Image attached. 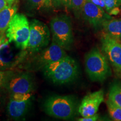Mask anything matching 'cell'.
<instances>
[{
	"instance_id": "1",
	"label": "cell",
	"mask_w": 121,
	"mask_h": 121,
	"mask_svg": "<svg viewBox=\"0 0 121 121\" xmlns=\"http://www.w3.org/2000/svg\"><path fill=\"white\" fill-rule=\"evenodd\" d=\"M42 70L45 78L57 85L73 82L79 75V67L78 62L67 55L47 65Z\"/></svg>"
},
{
	"instance_id": "2",
	"label": "cell",
	"mask_w": 121,
	"mask_h": 121,
	"mask_svg": "<svg viewBox=\"0 0 121 121\" xmlns=\"http://www.w3.org/2000/svg\"><path fill=\"white\" fill-rule=\"evenodd\" d=\"M45 113L51 117L62 120H69L75 116L78 102L71 95H52L43 103Z\"/></svg>"
},
{
	"instance_id": "3",
	"label": "cell",
	"mask_w": 121,
	"mask_h": 121,
	"mask_svg": "<svg viewBox=\"0 0 121 121\" xmlns=\"http://www.w3.org/2000/svg\"><path fill=\"white\" fill-rule=\"evenodd\" d=\"M85 67L87 76L93 82H103L112 75L109 62L98 48L91 49L85 56Z\"/></svg>"
},
{
	"instance_id": "4",
	"label": "cell",
	"mask_w": 121,
	"mask_h": 121,
	"mask_svg": "<svg viewBox=\"0 0 121 121\" xmlns=\"http://www.w3.org/2000/svg\"><path fill=\"white\" fill-rule=\"evenodd\" d=\"M5 35L18 49L26 50L30 36V23L26 16L16 13L9 24Z\"/></svg>"
},
{
	"instance_id": "5",
	"label": "cell",
	"mask_w": 121,
	"mask_h": 121,
	"mask_svg": "<svg viewBox=\"0 0 121 121\" xmlns=\"http://www.w3.org/2000/svg\"><path fill=\"white\" fill-rule=\"evenodd\" d=\"M52 42L65 49H69L73 42L72 24L71 18L62 14L53 17L50 22Z\"/></svg>"
},
{
	"instance_id": "6",
	"label": "cell",
	"mask_w": 121,
	"mask_h": 121,
	"mask_svg": "<svg viewBox=\"0 0 121 121\" xmlns=\"http://www.w3.org/2000/svg\"><path fill=\"white\" fill-rule=\"evenodd\" d=\"M34 54L24 65L25 69L29 71L42 69L47 65L67 56L65 49L53 42L48 47Z\"/></svg>"
},
{
	"instance_id": "7",
	"label": "cell",
	"mask_w": 121,
	"mask_h": 121,
	"mask_svg": "<svg viewBox=\"0 0 121 121\" xmlns=\"http://www.w3.org/2000/svg\"><path fill=\"white\" fill-rule=\"evenodd\" d=\"M51 39L50 30L41 21L33 19L30 22V36L27 49L30 53H35L48 47Z\"/></svg>"
},
{
	"instance_id": "8",
	"label": "cell",
	"mask_w": 121,
	"mask_h": 121,
	"mask_svg": "<svg viewBox=\"0 0 121 121\" xmlns=\"http://www.w3.org/2000/svg\"><path fill=\"white\" fill-rule=\"evenodd\" d=\"M102 50L115 73L121 78V41L104 33L101 37Z\"/></svg>"
},
{
	"instance_id": "9",
	"label": "cell",
	"mask_w": 121,
	"mask_h": 121,
	"mask_svg": "<svg viewBox=\"0 0 121 121\" xmlns=\"http://www.w3.org/2000/svg\"><path fill=\"white\" fill-rule=\"evenodd\" d=\"M8 39L4 38L0 46V70L11 69L23 61L26 56L25 50L17 52V48L12 45Z\"/></svg>"
},
{
	"instance_id": "10",
	"label": "cell",
	"mask_w": 121,
	"mask_h": 121,
	"mask_svg": "<svg viewBox=\"0 0 121 121\" xmlns=\"http://www.w3.org/2000/svg\"><path fill=\"white\" fill-rule=\"evenodd\" d=\"M34 88V78L29 72L15 73L5 87L10 94L15 93H32Z\"/></svg>"
},
{
	"instance_id": "11",
	"label": "cell",
	"mask_w": 121,
	"mask_h": 121,
	"mask_svg": "<svg viewBox=\"0 0 121 121\" xmlns=\"http://www.w3.org/2000/svg\"><path fill=\"white\" fill-rule=\"evenodd\" d=\"M81 15L84 19L95 29L102 26L105 21L113 19L103 9L94 4L91 0H86Z\"/></svg>"
},
{
	"instance_id": "12",
	"label": "cell",
	"mask_w": 121,
	"mask_h": 121,
	"mask_svg": "<svg viewBox=\"0 0 121 121\" xmlns=\"http://www.w3.org/2000/svg\"><path fill=\"white\" fill-rule=\"evenodd\" d=\"M104 100V92L103 89L87 94L83 98L78 107V113L82 117L95 114Z\"/></svg>"
},
{
	"instance_id": "13",
	"label": "cell",
	"mask_w": 121,
	"mask_h": 121,
	"mask_svg": "<svg viewBox=\"0 0 121 121\" xmlns=\"http://www.w3.org/2000/svg\"><path fill=\"white\" fill-rule=\"evenodd\" d=\"M31 104V99L23 102H18L10 98L6 107L7 117L12 120H21L27 114Z\"/></svg>"
},
{
	"instance_id": "14",
	"label": "cell",
	"mask_w": 121,
	"mask_h": 121,
	"mask_svg": "<svg viewBox=\"0 0 121 121\" xmlns=\"http://www.w3.org/2000/svg\"><path fill=\"white\" fill-rule=\"evenodd\" d=\"M17 2H16L11 5L7 6L0 11V39H2L4 38L9 24L17 13Z\"/></svg>"
},
{
	"instance_id": "15",
	"label": "cell",
	"mask_w": 121,
	"mask_h": 121,
	"mask_svg": "<svg viewBox=\"0 0 121 121\" xmlns=\"http://www.w3.org/2000/svg\"><path fill=\"white\" fill-rule=\"evenodd\" d=\"M102 26L105 33L121 41V18L107 20Z\"/></svg>"
},
{
	"instance_id": "16",
	"label": "cell",
	"mask_w": 121,
	"mask_h": 121,
	"mask_svg": "<svg viewBox=\"0 0 121 121\" xmlns=\"http://www.w3.org/2000/svg\"><path fill=\"white\" fill-rule=\"evenodd\" d=\"M108 98L121 108V82H115L110 86Z\"/></svg>"
},
{
	"instance_id": "17",
	"label": "cell",
	"mask_w": 121,
	"mask_h": 121,
	"mask_svg": "<svg viewBox=\"0 0 121 121\" xmlns=\"http://www.w3.org/2000/svg\"><path fill=\"white\" fill-rule=\"evenodd\" d=\"M29 9L34 11H39L48 9L52 6V0H28Z\"/></svg>"
},
{
	"instance_id": "18",
	"label": "cell",
	"mask_w": 121,
	"mask_h": 121,
	"mask_svg": "<svg viewBox=\"0 0 121 121\" xmlns=\"http://www.w3.org/2000/svg\"><path fill=\"white\" fill-rule=\"evenodd\" d=\"M108 112L113 121H121V108L108 98L107 101Z\"/></svg>"
},
{
	"instance_id": "19",
	"label": "cell",
	"mask_w": 121,
	"mask_h": 121,
	"mask_svg": "<svg viewBox=\"0 0 121 121\" xmlns=\"http://www.w3.org/2000/svg\"><path fill=\"white\" fill-rule=\"evenodd\" d=\"M14 73L13 71L10 69L0 70V87L5 89L7 83Z\"/></svg>"
},
{
	"instance_id": "20",
	"label": "cell",
	"mask_w": 121,
	"mask_h": 121,
	"mask_svg": "<svg viewBox=\"0 0 121 121\" xmlns=\"http://www.w3.org/2000/svg\"><path fill=\"white\" fill-rule=\"evenodd\" d=\"M86 0H71V9L77 17L82 13V10Z\"/></svg>"
},
{
	"instance_id": "21",
	"label": "cell",
	"mask_w": 121,
	"mask_h": 121,
	"mask_svg": "<svg viewBox=\"0 0 121 121\" xmlns=\"http://www.w3.org/2000/svg\"><path fill=\"white\" fill-rule=\"evenodd\" d=\"M32 97L31 93H15L10 94V98L18 102H23L31 99Z\"/></svg>"
},
{
	"instance_id": "22",
	"label": "cell",
	"mask_w": 121,
	"mask_h": 121,
	"mask_svg": "<svg viewBox=\"0 0 121 121\" xmlns=\"http://www.w3.org/2000/svg\"><path fill=\"white\" fill-rule=\"evenodd\" d=\"M105 4V10L108 13L116 8L121 6V0H103Z\"/></svg>"
},
{
	"instance_id": "23",
	"label": "cell",
	"mask_w": 121,
	"mask_h": 121,
	"mask_svg": "<svg viewBox=\"0 0 121 121\" xmlns=\"http://www.w3.org/2000/svg\"><path fill=\"white\" fill-rule=\"evenodd\" d=\"M52 1L57 5L62 6L67 9H71V0H52Z\"/></svg>"
},
{
	"instance_id": "24",
	"label": "cell",
	"mask_w": 121,
	"mask_h": 121,
	"mask_svg": "<svg viewBox=\"0 0 121 121\" xmlns=\"http://www.w3.org/2000/svg\"><path fill=\"white\" fill-rule=\"evenodd\" d=\"M7 92L6 89L0 87V110L3 108L5 103L6 99V93Z\"/></svg>"
},
{
	"instance_id": "25",
	"label": "cell",
	"mask_w": 121,
	"mask_h": 121,
	"mask_svg": "<svg viewBox=\"0 0 121 121\" xmlns=\"http://www.w3.org/2000/svg\"><path fill=\"white\" fill-rule=\"evenodd\" d=\"M99 114H98L97 113H96L95 114H94L93 116H88V117H82L78 118V121H98L99 119Z\"/></svg>"
},
{
	"instance_id": "26",
	"label": "cell",
	"mask_w": 121,
	"mask_h": 121,
	"mask_svg": "<svg viewBox=\"0 0 121 121\" xmlns=\"http://www.w3.org/2000/svg\"><path fill=\"white\" fill-rule=\"evenodd\" d=\"M9 4L6 0H0V11L5 8Z\"/></svg>"
},
{
	"instance_id": "27",
	"label": "cell",
	"mask_w": 121,
	"mask_h": 121,
	"mask_svg": "<svg viewBox=\"0 0 121 121\" xmlns=\"http://www.w3.org/2000/svg\"><path fill=\"white\" fill-rule=\"evenodd\" d=\"M6 1L9 5H11L15 3L18 2V0H6Z\"/></svg>"
},
{
	"instance_id": "28",
	"label": "cell",
	"mask_w": 121,
	"mask_h": 121,
	"mask_svg": "<svg viewBox=\"0 0 121 121\" xmlns=\"http://www.w3.org/2000/svg\"><path fill=\"white\" fill-rule=\"evenodd\" d=\"M1 43H2V39H0V46H1Z\"/></svg>"
}]
</instances>
